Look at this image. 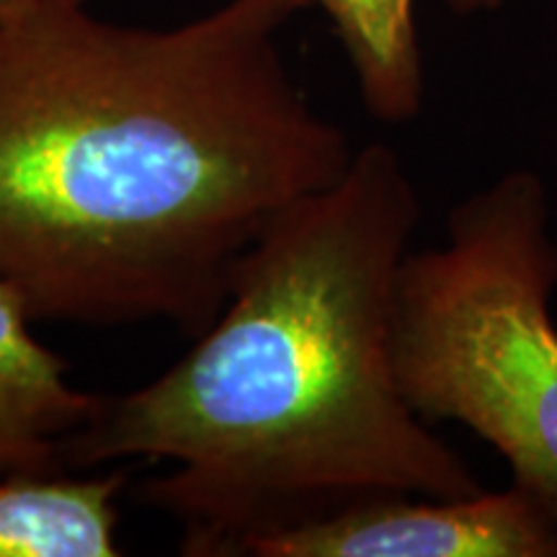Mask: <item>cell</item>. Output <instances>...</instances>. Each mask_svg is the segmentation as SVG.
Returning <instances> with one entry per match:
<instances>
[{
	"instance_id": "6da1fadb",
	"label": "cell",
	"mask_w": 557,
	"mask_h": 557,
	"mask_svg": "<svg viewBox=\"0 0 557 557\" xmlns=\"http://www.w3.org/2000/svg\"><path fill=\"white\" fill-rule=\"evenodd\" d=\"M308 0L169 26L39 0L0 26V278L37 320L199 336L243 253L354 150L282 34Z\"/></svg>"
},
{
	"instance_id": "7a4b0ae2",
	"label": "cell",
	"mask_w": 557,
	"mask_h": 557,
	"mask_svg": "<svg viewBox=\"0 0 557 557\" xmlns=\"http://www.w3.org/2000/svg\"><path fill=\"white\" fill-rule=\"evenodd\" d=\"M418 220L398 152H354L243 253L220 315L176 364L103 395L62 444L65 470L169 462L139 498L176 521L191 557H238L248 540L374 496L483 493L395 374V284Z\"/></svg>"
},
{
	"instance_id": "3957f363",
	"label": "cell",
	"mask_w": 557,
	"mask_h": 557,
	"mask_svg": "<svg viewBox=\"0 0 557 557\" xmlns=\"http://www.w3.org/2000/svg\"><path fill=\"white\" fill-rule=\"evenodd\" d=\"M537 173L511 171L410 250L393 305V364L423 421H455L500 451L557 519V240Z\"/></svg>"
},
{
	"instance_id": "277c9868",
	"label": "cell",
	"mask_w": 557,
	"mask_h": 557,
	"mask_svg": "<svg viewBox=\"0 0 557 557\" xmlns=\"http://www.w3.org/2000/svg\"><path fill=\"white\" fill-rule=\"evenodd\" d=\"M238 557H557V519L527 487L374 496L261 534Z\"/></svg>"
},
{
	"instance_id": "5b68a950",
	"label": "cell",
	"mask_w": 557,
	"mask_h": 557,
	"mask_svg": "<svg viewBox=\"0 0 557 557\" xmlns=\"http://www.w3.org/2000/svg\"><path fill=\"white\" fill-rule=\"evenodd\" d=\"M32 320L24 295L0 278V480L67 472L62 444L103 403L67 380V361L39 344Z\"/></svg>"
},
{
	"instance_id": "8992f818",
	"label": "cell",
	"mask_w": 557,
	"mask_h": 557,
	"mask_svg": "<svg viewBox=\"0 0 557 557\" xmlns=\"http://www.w3.org/2000/svg\"><path fill=\"white\" fill-rule=\"evenodd\" d=\"M129 470L0 480V557H116Z\"/></svg>"
},
{
	"instance_id": "52a82bcc",
	"label": "cell",
	"mask_w": 557,
	"mask_h": 557,
	"mask_svg": "<svg viewBox=\"0 0 557 557\" xmlns=\"http://www.w3.org/2000/svg\"><path fill=\"white\" fill-rule=\"evenodd\" d=\"M457 13L496 11L504 0H444ZM331 18L357 75L361 101L377 122L416 120L423 103V65L416 0H308Z\"/></svg>"
},
{
	"instance_id": "ba28073f",
	"label": "cell",
	"mask_w": 557,
	"mask_h": 557,
	"mask_svg": "<svg viewBox=\"0 0 557 557\" xmlns=\"http://www.w3.org/2000/svg\"><path fill=\"white\" fill-rule=\"evenodd\" d=\"M37 3H39V0H0V26L21 18L26 11H32Z\"/></svg>"
},
{
	"instance_id": "9c48e42d",
	"label": "cell",
	"mask_w": 557,
	"mask_h": 557,
	"mask_svg": "<svg viewBox=\"0 0 557 557\" xmlns=\"http://www.w3.org/2000/svg\"><path fill=\"white\" fill-rule=\"evenodd\" d=\"M54 3H78V5H86L88 0H54Z\"/></svg>"
}]
</instances>
